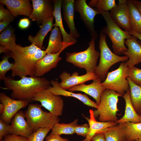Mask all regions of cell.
I'll return each mask as SVG.
<instances>
[{"mask_svg": "<svg viewBox=\"0 0 141 141\" xmlns=\"http://www.w3.org/2000/svg\"><path fill=\"white\" fill-rule=\"evenodd\" d=\"M45 140V141H69L67 138H62L60 135L51 133L46 137Z\"/></svg>", "mask_w": 141, "mask_h": 141, "instance_id": "60d3db41", "label": "cell"}, {"mask_svg": "<svg viewBox=\"0 0 141 141\" xmlns=\"http://www.w3.org/2000/svg\"><path fill=\"white\" fill-rule=\"evenodd\" d=\"M128 67V77L132 82L139 85L141 83V69L134 66Z\"/></svg>", "mask_w": 141, "mask_h": 141, "instance_id": "d590c367", "label": "cell"}, {"mask_svg": "<svg viewBox=\"0 0 141 141\" xmlns=\"http://www.w3.org/2000/svg\"><path fill=\"white\" fill-rule=\"evenodd\" d=\"M14 17L8 9H5L3 4H0V20H6L10 22L13 21Z\"/></svg>", "mask_w": 141, "mask_h": 141, "instance_id": "8d00e7d4", "label": "cell"}, {"mask_svg": "<svg viewBox=\"0 0 141 141\" xmlns=\"http://www.w3.org/2000/svg\"><path fill=\"white\" fill-rule=\"evenodd\" d=\"M134 141H141V138L137 139L135 140Z\"/></svg>", "mask_w": 141, "mask_h": 141, "instance_id": "681fc988", "label": "cell"}, {"mask_svg": "<svg viewBox=\"0 0 141 141\" xmlns=\"http://www.w3.org/2000/svg\"><path fill=\"white\" fill-rule=\"evenodd\" d=\"M132 30L141 34V14L132 0H127Z\"/></svg>", "mask_w": 141, "mask_h": 141, "instance_id": "f546056e", "label": "cell"}, {"mask_svg": "<svg viewBox=\"0 0 141 141\" xmlns=\"http://www.w3.org/2000/svg\"><path fill=\"white\" fill-rule=\"evenodd\" d=\"M61 31L59 27H55L51 31L48 46L45 50L46 54H55L62 49L64 43Z\"/></svg>", "mask_w": 141, "mask_h": 141, "instance_id": "4316f807", "label": "cell"}, {"mask_svg": "<svg viewBox=\"0 0 141 141\" xmlns=\"http://www.w3.org/2000/svg\"><path fill=\"white\" fill-rule=\"evenodd\" d=\"M97 11L106 21L107 26L103 28L102 31L107 34L111 40L113 53L117 55L123 54L128 50L125 45V39L132 38L133 36L123 30L112 18L109 11Z\"/></svg>", "mask_w": 141, "mask_h": 141, "instance_id": "3957f363", "label": "cell"}, {"mask_svg": "<svg viewBox=\"0 0 141 141\" xmlns=\"http://www.w3.org/2000/svg\"><path fill=\"white\" fill-rule=\"evenodd\" d=\"M101 132L104 133L107 141H126L124 134L118 125L106 128Z\"/></svg>", "mask_w": 141, "mask_h": 141, "instance_id": "1f68e13d", "label": "cell"}, {"mask_svg": "<svg viewBox=\"0 0 141 141\" xmlns=\"http://www.w3.org/2000/svg\"><path fill=\"white\" fill-rule=\"evenodd\" d=\"M75 11L78 12L80 18L90 34L92 38L95 40L98 37L94 28V18L99 14V11L91 8L86 3V0H74Z\"/></svg>", "mask_w": 141, "mask_h": 141, "instance_id": "30bf717a", "label": "cell"}, {"mask_svg": "<svg viewBox=\"0 0 141 141\" xmlns=\"http://www.w3.org/2000/svg\"><path fill=\"white\" fill-rule=\"evenodd\" d=\"M10 22L8 20H4L0 21V32L7 27L10 24Z\"/></svg>", "mask_w": 141, "mask_h": 141, "instance_id": "ee69618b", "label": "cell"}, {"mask_svg": "<svg viewBox=\"0 0 141 141\" xmlns=\"http://www.w3.org/2000/svg\"><path fill=\"white\" fill-rule=\"evenodd\" d=\"M33 11L29 16L32 21L42 23L45 20L53 16L54 6L51 0H32Z\"/></svg>", "mask_w": 141, "mask_h": 141, "instance_id": "4fadbf2b", "label": "cell"}, {"mask_svg": "<svg viewBox=\"0 0 141 141\" xmlns=\"http://www.w3.org/2000/svg\"><path fill=\"white\" fill-rule=\"evenodd\" d=\"M90 118L89 119L85 117L89 123L90 131L85 138L82 141H91L93 137L96 133L101 132L103 130L107 128L113 127L118 124L115 122H99L96 120L93 114V110L89 111Z\"/></svg>", "mask_w": 141, "mask_h": 141, "instance_id": "603a6c76", "label": "cell"}, {"mask_svg": "<svg viewBox=\"0 0 141 141\" xmlns=\"http://www.w3.org/2000/svg\"><path fill=\"white\" fill-rule=\"evenodd\" d=\"M78 119L68 124L64 123L56 124L52 129L51 133L60 135L62 134H73L75 133V129L78 125Z\"/></svg>", "mask_w": 141, "mask_h": 141, "instance_id": "4dcf8cb0", "label": "cell"}, {"mask_svg": "<svg viewBox=\"0 0 141 141\" xmlns=\"http://www.w3.org/2000/svg\"><path fill=\"white\" fill-rule=\"evenodd\" d=\"M0 2L7 7L14 17L18 15L29 16L33 11L30 0H1Z\"/></svg>", "mask_w": 141, "mask_h": 141, "instance_id": "ac0fdd59", "label": "cell"}, {"mask_svg": "<svg viewBox=\"0 0 141 141\" xmlns=\"http://www.w3.org/2000/svg\"><path fill=\"white\" fill-rule=\"evenodd\" d=\"M128 66L126 62H122L118 68L108 72L105 80L102 83L106 89L114 90L123 96L130 90L128 82Z\"/></svg>", "mask_w": 141, "mask_h": 141, "instance_id": "ba28073f", "label": "cell"}, {"mask_svg": "<svg viewBox=\"0 0 141 141\" xmlns=\"http://www.w3.org/2000/svg\"><path fill=\"white\" fill-rule=\"evenodd\" d=\"M62 8L63 19L70 30L69 34L76 39L79 38L80 34L75 27L74 21V0H62Z\"/></svg>", "mask_w": 141, "mask_h": 141, "instance_id": "44dd1931", "label": "cell"}, {"mask_svg": "<svg viewBox=\"0 0 141 141\" xmlns=\"http://www.w3.org/2000/svg\"><path fill=\"white\" fill-rule=\"evenodd\" d=\"M127 79L130 86L132 105L137 113L141 115V86L133 83L128 77Z\"/></svg>", "mask_w": 141, "mask_h": 141, "instance_id": "f1b7e54d", "label": "cell"}, {"mask_svg": "<svg viewBox=\"0 0 141 141\" xmlns=\"http://www.w3.org/2000/svg\"><path fill=\"white\" fill-rule=\"evenodd\" d=\"M15 40L14 30L11 26L8 27L0 34V46L5 48L11 52L14 51L17 46Z\"/></svg>", "mask_w": 141, "mask_h": 141, "instance_id": "83f0119b", "label": "cell"}, {"mask_svg": "<svg viewBox=\"0 0 141 141\" xmlns=\"http://www.w3.org/2000/svg\"><path fill=\"white\" fill-rule=\"evenodd\" d=\"M54 16L45 20L42 23L40 28L34 37L30 35L28 38L29 41L38 48L42 49L44 40L48 32L51 30L53 26Z\"/></svg>", "mask_w": 141, "mask_h": 141, "instance_id": "d4e9b609", "label": "cell"}, {"mask_svg": "<svg viewBox=\"0 0 141 141\" xmlns=\"http://www.w3.org/2000/svg\"><path fill=\"white\" fill-rule=\"evenodd\" d=\"M106 38V34L102 31H101L99 41L100 60L93 72L103 81L106 79L108 71L111 67L118 62H124L128 60L126 56H120L113 52L107 45Z\"/></svg>", "mask_w": 141, "mask_h": 141, "instance_id": "277c9868", "label": "cell"}, {"mask_svg": "<svg viewBox=\"0 0 141 141\" xmlns=\"http://www.w3.org/2000/svg\"><path fill=\"white\" fill-rule=\"evenodd\" d=\"M125 101V114L123 116L116 122L118 124L130 122L132 123H141V115H138L135 110L131 103L130 90L123 96Z\"/></svg>", "mask_w": 141, "mask_h": 141, "instance_id": "cb8c5ba5", "label": "cell"}, {"mask_svg": "<svg viewBox=\"0 0 141 141\" xmlns=\"http://www.w3.org/2000/svg\"><path fill=\"white\" fill-rule=\"evenodd\" d=\"M25 113L18 111L12 119L10 125V134L28 138L33 131L25 119Z\"/></svg>", "mask_w": 141, "mask_h": 141, "instance_id": "2e32d148", "label": "cell"}, {"mask_svg": "<svg viewBox=\"0 0 141 141\" xmlns=\"http://www.w3.org/2000/svg\"><path fill=\"white\" fill-rule=\"evenodd\" d=\"M27 138L19 136L9 134L5 136L0 141H27Z\"/></svg>", "mask_w": 141, "mask_h": 141, "instance_id": "ab89813d", "label": "cell"}, {"mask_svg": "<svg viewBox=\"0 0 141 141\" xmlns=\"http://www.w3.org/2000/svg\"><path fill=\"white\" fill-rule=\"evenodd\" d=\"M122 96L114 90L105 89L101 95L99 104L93 111L95 118L98 117L101 122H116L117 113L119 111L117 107L119 97Z\"/></svg>", "mask_w": 141, "mask_h": 141, "instance_id": "7a4b0ae2", "label": "cell"}, {"mask_svg": "<svg viewBox=\"0 0 141 141\" xmlns=\"http://www.w3.org/2000/svg\"><path fill=\"white\" fill-rule=\"evenodd\" d=\"M10 57L9 55H6L2 58L0 62V79L4 80L6 78L5 75L9 71L12 70L14 66V63H11L8 61Z\"/></svg>", "mask_w": 141, "mask_h": 141, "instance_id": "836d02e7", "label": "cell"}, {"mask_svg": "<svg viewBox=\"0 0 141 141\" xmlns=\"http://www.w3.org/2000/svg\"><path fill=\"white\" fill-rule=\"evenodd\" d=\"M127 1L119 3L110 10L112 18L121 28L128 32L132 30L130 18L129 9Z\"/></svg>", "mask_w": 141, "mask_h": 141, "instance_id": "5bb4252c", "label": "cell"}, {"mask_svg": "<svg viewBox=\"0 0 141 141\" xmlns=\"http://www.w3.org/2000/svg\"><path fill=\"white\" fill-rule=\"evenodd\" d=\"M46 54L45 50L38 48L34 54L13 57L14 62L11 75L13 77L18 76L21 78L27 75L35 76L37 62Z\"/></svg>", "mask_w": 141, "mask_h": 141, "instance_id": "52a82bcc", "label": "cell"}, {"mask_svg": "<svg viewBox=\"0 0 141 141\" xmlns=\"http://www.w3.org/2000/svg\"><path fill=\"white\" fill-rule=\"evenodd\" d=\"M90 7H93L97 11H108L117 5L115 0H91L88 3Z\"/></svg>", "mask_w": 141, "mask_h": 141, "instance_id": "d6a6232c", "label": "cell"}, {"mask_svg": "<svg viewBox=\"0 0 141 141\" xmlns=\"http://www.w3.org/2000/svg\"><path fill=\"white\" fill-rule=\"evenodd\" d=\"M52 86H50L48 89L54 94L65 97H71L77 98L84 104L88 106L97 108L98 105L96 103L91 100L86 95L80 93H75L64 90L60 87L57 81H51Z\"/></svg>", "mask_w": 141, "mask_h": 141, "instance_id": "d6986e66", "label": "cell"}, {"mask_svg": "<svg viewBox=\"0 0 141 141\" xmlns=\"http://www.w3.org/2000/svg\"><path fill=\"white\" fill-rule=\"evenodd\" d=\"M10 51L5 48L0 46V53L1 54L2 52H7L9 51Z\"/></svg>", "mask_w": 141, "mask_h": 141, "instance_id": "7dc6e473", "label": "cell"}, {"mask_svg": "<svg viewBox=\"0 0 141 141\" xmlns=\"http://www.w3.org/2000/svg\"><path fill=\"white\" fill-rule=\"evenodd\" d=\"M52 1L54 6L53 16L55 19V22L53 24V26L58 27L60 29L62 36L63 43H76L77 42L76 39L67 32L63 25L61 14L62 0H54Z\"/></svg>", "mask_w": 141, "mask_h": 141, "instance_id": "7402d4cb", "label": "cell"}, {"mask_svg": "<svg viewBox=\"0 0 141 141\" xmlns=\"http://www.w3.org/2000/svg\"><path fill=\"white\" fill-rule=\"evenodd\" d=\"M33 101L40 102L42 106L55 116L58 117L62 114L64 105L63 99L60 96L53 94L48 89L38 92L33 98Z\"/></svg>", "mask_w": 141, "mask_h": 141, "instance_id": "9c48e42d", "label": "cell"}, {"mask_svg": "<svg viewBox=\"0 0 141 141\" xmlns=\"http://www.w3.org/2000/svg\"><path fill=\"white\" fill-rule=\"evenodd\" d=\"M4 81L6 87L12 91L11 95L12 98L29 102L33 101L38 92L48 89L51 84V81L45 78L35 76L24 77L18 80L6 77Z\"/></svg>", "mask_w": 141, "mask_h": 141, "instance_id": "6da1fadb", "label": "cell"}, {"mask_svg": "<svg viewBox=\"0 0 141 141\" xmlns=\"http://www.w3.org/2000/svg\"><path fill=\"white\" fill-rule=\"evenodd\" d=\"M10 125L0 119V140L5 136L10 134Z\"/></svg>", "mask_w": 141, "mask_h": 141, "instance_id": "f35d334b", "label": "cell"}, {"mask_svg": "<svg viewBox=\"0 0 141 141\" xmlns=\"http://www.w3.org/2000/svg\"><path fill=\"white\" fill-rule=\"evenodd\" d=\"M95 41L92 38L89 46L84 51L67 53L66 61L78 68L84 69L86 73H93L100 56V53L95 49Z\"/></svg>", "mask_w": 141, "mask_h": 141, "instance_id": "5b68a950", "label": "cell"}, {"mask_svg": "<svg viewBox=\"0 0 141 141\" xmlns=\"http://www.w3.org/2000/svg\"><path fill=\"white\" fill-rule=\"evenodd\" d=\"M118 126L124 134L126 141H133L141 138V123L124 122L118 124Z\"/></svg>", "mask_w": 141, "mask_h": 141, "instance_id": "484cf974", "label": "cell"}, {"mask_svg": "<svg viewBox=\"0 0 141 141\" xmlns=\"http://www.w3.org/2000/svg\"><path fill=\"white\" fill-rule=\"evenodd\" d=\"M63 43V46L60 51L55 54H46L37 61L36 65L35 76L40 77L56 67L61 59L59 56L61 53L67 47L75 43L74 42Z\"/></svg>", "mask_w": 141, "mask_h": 141, "instance_id": "7c38bea8", "label": "cell"}, {"mask_svg": "<svg viewBox=\"0 0 141 141\" xmlns=\"http://www.w3.org/2000/svg\"><path fill=\"white\" fill-rule=\"evenodd\" d=\"M134 36L125 40V44L127 46V51L123 54L128 58L126 62L128 67L134 66L141 62V44Z\"/></svg>", "mask_w": 141, "mask_h": 141, "instance_id": "ffe728a7", "label": "cell"}, {"mask_svg": "<svg viewBox=\"0 0 141 141\" xmlns=\"http://www.w3.org/2000/svg\"><path fill=\"white\" fill-rule=\"evenodd\" d=\"M128 33L131 35L139 39L141 42V34L135 32L132 30Z\"/></svg>", "mask_w": 141, "mask_h": 141, "instance_id": "bcb514c9", "label": "cell"}, {"mask_svg": "<svg viewBox=\"0 0 141 141\" xmlns=\"http://www.w3.org/2000/svg\"><path fill=\"white\" fill-rule=\"evenodd\" d=\"M59 77L61 80L60 83H59L60 86L66 90L74 86L98 78L93 72L86 73L84 74L79 75L77 72H74L71 74L66 71L62 72Z\"/></svg>", "mask_w": 141, "mask_h": 141, "instance_id": "9a60e30c", "label": "cell"}, {"mask_svg": "<svg viewBox=\"0 0 141 141\" xmlns=\"http://www.w3.org/2000/svg\"><path fill=\"white\" fill-rule=\"evenodd\" d=\"M101 81V79L98 77L93 80L90 84H82L72 87L68 90L72 92L80 91L89 95L95 99L98 105L100 102L101 95L105 89L102 85Z\"/></svg>", "mask_w": 141, "mask_h": 141, "instance_id": "e0dca14e", "label": "cell"}, {"mask_svg": "<svg viewBox=\"0 0 141 141\" xmlns=\"http://www.w3.org/2000/svg\"><path fill=\"white\" fill-rule=\"evenodd\" d=\"M139 86H141V83H140V84H139Z\"/></svg>", "mask_w": 141, "mask_h": 141, "instance_id": "f907efd6", "label": "cell"}, {"mask_svg": "<svg viewBox=\"0 0 141 141\" xmlns=\"http://www.w3.org/2000/svg\"></svg>", "mask_w": 141, "mask_h": 141, "instance_id": "816d5d0a", "label": "cell"}, {"mask_svg": "<svg viewBox=\"0 0 141 141\" xmlns=\"http://www.w3.org/2000/svg\"><path fill=\"white\" fill-rule=\"evenodd\" d=\"M4 106L2 103L0 104V114L1 115L3 113L4 110Z\"/></svg>", "mask_w": 141, "mask_h": 141, "instance_id": "c3c4849f", "label": "cell"}, {"mask_svg": "<svg viewBox=\"0 0 141 141\" xmlns=\"http://www.w3.org/2000/svg\"><path fill=\"white\" fill-rule=\"evenodd\" d=\"M51 130L50 128H39L33 132L27 141H43Z\"/></svg>", "mask_w": 141, "mask_h": 141, "instance_id": "e575fe53", "label": "cell"}, {"mask_svg": "<svg viewBox=\"0 0 141 141\" xmlns=\"http://www.w3.org/2000/svg\"><path fill=\"white\" fill-rule=\"evenodd\" d=\"M41 106L37 104H30L24 112L26 121L33 132L40 128L52 129L60 121L58 117L43 111Z\"/></svg>", "mask_w": 141, "mask_h": 141, "instance_id": "8992f818", "label": "cell"}, {"mask_svg": "<svg viewBox=\"0 0 141 141\" xmlns=\"http://www.w3.org/2000/svg\"><path fill=\"white\" fill-rule=\"evenodd\" d=\"M90 131L89 124L85 123L80 125H78L75 129V133L78 135L86 137Z\"/></svg>", "mask_w": 141, "mask_h": 141, "instance_id": "74e56055", "label": "cell"}, {"mask_svg": "<svg viewBox=\"0 0 141 141\" xmlns=\"http://www.w3.org/2000/svg\"><path fill=\"white\" fill-rule=\"evenodd\" d=\"M30 24V21L28 19L24 18L20 19L18 23V26L21 29H25L28 27Z\"/></svg>", "mask_w": 141, "mask_h": 141, "instance_id": "b9f144b4", "label": "cell"}, {"mask_svg": "<svg viewBox=\"0 0 141 141\" xmlns=\"http://www.w3.org/2000/svg\"><path fill=\"white\" fill-rule=\"evenodd\" d=\"M0 101L4 107L0 119L8 124L11 122L15 115L21 109L26 107L29 103L26 101L13 99L3 92L0 93Z\"/></svg>", "mask_w": 141, "mask_h": 141, "instance_id": "8fae6325", "label": "cell"}, {"mask_svg": "<svg viewBox=\"0 0 141 141\" xmlns=\"http://www.w3.org/2000/svg\"><path fill=\"white\" fill-rule=\"evenodd\" d=\"M141 14V2L136 0H132Z\"/></svg>", "mask_w": 141, "mask_h": 141, "instance_id": "f6af8a7d", "label": "cell"}, {"mask_svg": "<svg viewBox=\"0 0 141 141\" xmlns=\"http://www.w3.org/2000/svg\"><path fill=\"white\" fill-rule=\"evenodd\" d=\"M91 141H107L104 134L103 132L96 133L93 137Z\"/></svg>", "mask_w": 141, "mask_h": 141, "instance_id": "7bdbcfd3", "label": "cell"}]
</instances>
